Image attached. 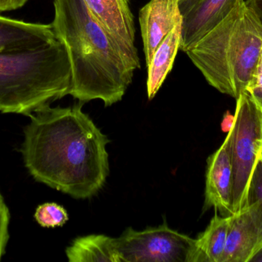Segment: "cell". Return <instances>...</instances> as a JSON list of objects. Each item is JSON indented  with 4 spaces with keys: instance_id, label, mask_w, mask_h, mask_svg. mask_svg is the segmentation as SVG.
Listing matches in <instances>:
<instances>
[{
    "instance_id": "cell-4",
    "label": "cell",
    "mask_w": 262,
    "mask_h": 262,
    "mask_svg": "<svg viewBox=\"0 0 262 262\" xmlns=\"http://www.w3.org/2000/svg\"><path fill=\"white\" fill-rule=\"evenodd\" d=\"M72 66L59 38L33 50L0 53V112L29 116L69 95Z\"/></svg>"
},
{
    "instance_id": "cell-17",
    "label": "cell",
    "mask_w": 262,
    "mask_h": 262,
    "mask_svg": "<svg viewBox=\"0 0 262 262\" xmlns=\"http://www.w3.org/2000/svg\"><path fill=\"white\" fill-rule=\"evenodd\" d=\"M35 218L44 228L61 227L69 220V215L66 209L57 203H45L37 208Z\"/></svg>"
},
{
    "instance_id": "cell-13",
    "label": "cell",
    "mask_w": 262,
    "mask_h": 262,
    "mask_svg": "<svg viewBox=\"0 0 262 262\" xmlns=\"http://www.w3.org/2000/svg\"><path fill=\"white\" fill-rule=\"evenodd\" d=\"M182 21L176 24L173 29L157 46L147 66L146 89L149 100L152 99L160 90L166 77L172 70L178 51L180 50L182 38Z\"/></svg>"
},
{
    "instance_id": "cell-12",
    "label": "cell",
    "mask_w": 262,
    "mask_h": 262,
    "mask_svg": "<svg viewBox=\"0 0 262 262\" xmlns=\"http://www.w3.org/2000/svg\"><path fill=\"white\" fill-rule=\"evenodd\" d=\"M261 249V238L248 209L232 215L221 262H250Z\"/></svg>"
},
{
    "instance_id": "cell-7",
    "label": "cell",
    "mask_w": 262,
    "mask_h": 262,
    "mask_svg": "<svg viewBox=\"0 0 262 262\" xmlns=\"http://www.w3.org/2000/svg\"><path fill=\"white\" fill-rule=\"evenodd\" d=\"M94 16L118 42L134 65L140 69L135 46V23L130 0H84Z\"/></svg>"
},
{
    "instance_id": "cell-1",
    "label": "cell",
    "mask_w": 262,
    "mask_h": 262,
    "mask_svg": "<svg viewBox=\"0 0 262 262\" xmlns=\"http://www.w3.org/2000/svg\"><path fill=\"white\" fill-rule=\"evenodd\" d=\"M42 108L29 115L21 152L36 181L75 198H89L104 186L109 174V139L82 111Z\"/></svg>"
},
{
    "instance_id": "cell-15",
    "label": "cell",
    "mask_w": 262,
    "mask_h": 262,
    "mask_svg": "<svg viewBox=\"0 0 262 262\" xmlns=\"http://www.w3.org/2000/svg\"><path fill=\"white\" fill-rule=\"evenodd\" d=\"M70 262H119L115 238L90 235L76 238L66 249Z\"/></svg>"
},
{
    "instance_id": "cell-22",
    "label": "cell",
    "mask_w": 262,
    "mask_h": 262,
    "mask_svg": "<svg viewBox=\"0 0 262 262\" xmlns=\"http://www.w3.org/2000/svg\"><path fill=\"white\" fill-rule=\"evenodd\" d=\"M246 91L250 93L255 103L262 110V86L248 88Z\"/></svg>"
},
{
    "instance_id": "cell-14",
    "label": "cell",
    "mask_w": 262,
    "mask_h": 262,
    "mask_svg": "<svg viewBox=\"0 0 262 262\" xmlns=\"http://www.w3.org/2000/svg\"><path fill=\"white\" fill-rule=\"evenodd\" d=\"M230 216L215 214L205 232L195 238L187 262H221L230 228Z\"/></svg>"
},
{
    "instance_id": "cell-6",
    "label": "cell",
    "mask_w": 262,
    "mask_h": 262,
    "mask_svg": "<svg viewBox=\"0 0 262 262\" xmlns=\"http://www.w3.org/2000/svg\"><path fill=\"white\" fill-rule=\"evenodd\" d=\"M194 241L164 223L143 231L129 228L115 238V248L119 262H187Z\"/></svg>"
},
{
    "instance_id": "cell-2",
    "label": "cell",
    "mask_w": 262,
    "mask_h": 262,
    "mask_svg": "<svg viewBox=\"0 0 262 262\" xmlns=\"http://www.w3.org/2000/svg\"><path fill=\"white\" fill-rule=\"evenodd\" d=\"M51 23L66 45L72 66L69 95L79 102L122 99L135 68L118 42L103 27L84 0H54Z\"/></svg>"
},
{
    "instance_id": "cell-23",
    "label": "cell",
    "mask_w": 262,
    "mask_h": 262,
    "mask_svg": "<svg viewBox=\"0 0 262 262\" xmlns=\"http://www.w3.org/2000/svg\"><path fill=\"white\" fill-rule=\"evenodd\" d=\"M234 118H235V116L231 115L229 112H227V115H225L224 118H223V124H222L223 131L227 132L230 131L232 126H233Z\"/></svg>"
},
{
    "instance_id": "cell-5",
    "label": "cell",
    "mask_w": 262,
    "mask_h": 262,
    "mask_svg": "<svg viewBox=\"0 0 262 262\" xmlns=\"http://www.w3.org/2000/svg\"><path fill=\"white\" fill-rule=\"evenodd\" d=\"M234 116L231 129V159L235 215L248 208L249 186L262 149V110L246 90L237 98Z\"/></svg>"
},
{
    "instance_id": "cell-19",
    "label": "cell",
    "mask_w": 262,
    "mask_h": 262,
    "mask_svg": "<svg viewBox=\"0 0 262 262\" xmlns=\"http://www.w3.org/2000/svg\"><path fill=\"white\" fill-rule=\"evenodd\" d=\"M29 0H0V12L16 10L23 7Z\"/></svg>"
},
{
    "instance_id": "cell-11",
    "label": "cell",
    "mask_w": 262,
    "mask_h": 262,
    "mask_svg": "<svg viewBox=\"0 0 262 262\" xmlns=\"http://www.w3.org/2000/svg\"><path fill=\"white\" fill-rule=\"evenodd\" d=\"M58 38L52 25L0 16V53L33 50Z\"/></svg>"
},
{
    "instance_id": "cell-8",
    "label": "cell",
    "mask_w": 262,
    "mask_h": 262,
    "mask_svg": "<svg viewBox=\"0 0 262 262\" xmlns=\"http://www.w3.org/2000/svg\"><path fill=\"white\" fill-rule=\"evenodd\" d=\"M232 132L220 149L208 159L205 191L204 211L214 208L222 216L233 215L232 209V175L231 159Z\"/></svg>"
},
{
    "instance_id": "cell-3",
    "label": "cell",
    "mask_w": 262,
    "mask_h": 262,
    "mask_svg": "<svg viewBox=\"0 0 262 262\" xmlns=\"http://www.w3.org/2000/svg\"><path fill=\"white\" fill-rule=\"evenodd\" d=\"M262 49V25L245 0L185 53L207 83L238 98L253 78Z\"/></svg>"
},
{
    "instance_id": "cell-25",
    "label": "cell",
    "mask_w": 262,
    "mask_h": 262,
    "mask_svg": "<svg viewBox=\"0 0 262 262\" xmlns=\"http://www.w3.org/2000/svg\"><path fill=\"white\" fill-rule=\"evenodd\" d=\"M250 261L262 262V248L253 257H252Z\"/></svg>"
},
{
    "instance_id": "cell-21",
    "label": "cell",
    "mask_w": 262,
    "mask_h": 262,
    "mask_svg": "<svg viewBox=\"0 0 262 262\" xmlns=\"http://www.w3.org/2000/svg\"><path fill=\"white\" fill-rule=\"evenodd\" d=\"M255 86H262V49L260 54L259 60L253 78L249 83L248 88L255 87Z\"/></svg>"
},
{
    "instance_id": "cell-20",
    "label": "cell",
    "mask_w": 262,
    "mask_h": 262,
    "mask_svg": "<svg viewBox=\"0 0 262 262\" xmlns=\"http://www.w3.org/2000/svg\"><path fill=\"white\" fill-rule=\"evenodd\" d=\"M245 3L256 15L262 25V0H245Z\"/></svg>"
},
{
    "instance_id": "cell-10",
    "label": "cell",
    "mask_w": 262,
    "mask_h": 262,
    "mask_svg": "<svg viewBox=\"0 0 262 262\" xmlns=\"http://www.w3.org/2000/svg\"><path fill=\"white\" fill-rule=\"evenodd\" d=\"M244 0H200L182 15L180 50L186 52Z\"/></svg>"
},
{
    "instance_id": "cell-9",
    "label": "cell",
    "mask_w": 262,
    "mask_h": 262,
    "mask_svg": "<svg viewBox=\"0 0 262 262\" xmlns=\"http://www.w3.org/2000/svg\"><path fill=\"white\" fill-rule=\"evenodd\" d=\"M182 18L180 0H149L141 8L139 23L146 66L157 46Z\"/></svg>"
},
{
    "instance_id": "cell-26",
    "label": "cell",
    "mask_w": 262,
    "mask_h": 262,
    "mask_svg": "<svg viewBox=\"0 0 262 262\" xmlns=\"http://www.w3.org/2000/svg\"><path fill=\"white\" fill-rule=\"evenodd\" d=\"M259 162H260V163H262V149H261V152H260Z\"/></svg>"
},
{
    "instance_id": "cell-16",
    "label": "cell",
    "mask_w": 262,
    "mask_h": 262,
    "mask_svg": "<svg viewBox=\"0 0 262 262\" xmlns=\"http://www.w3.org/2000/svg\"><path fill=\"white\" fill-rule=\"evenodd\" d=\"M248 211L261 238L262 248V163L258 162L252 175L248 194Z\"/></svg>"
},
{
    "instance_id": "cell-24",
    "label": "cell",
    "mask_w": 262,
    "mask_h": 262,
    "mask_svg": "<svg viewBox=\"0 0 262 262\" xmlns=\"http://www.w3.org/2000/svg\"><path fill=\"white\" fill-rule=\"evenodd\" d=\"M200 0H180V10L182 15L189 10L194 5L196 4Z\"/></svg>"
},
{
    "instance_id": "cell-18",
    "label": "cell",
    "mask_w": 262,
    "mask_h": 262,
    "mask_svg": "<svg viewBox=\"0 0 262 262\" xmlns=\"http://www.w3.org/2000/svg\"><path fill=\"white\" fill-rule=\"evenodd\" d=\"M10 214L9 209L5 203L4 199L0 193V260L4 255L6 245L9 240V228Z\"/></svg>"
}]
</instances>
